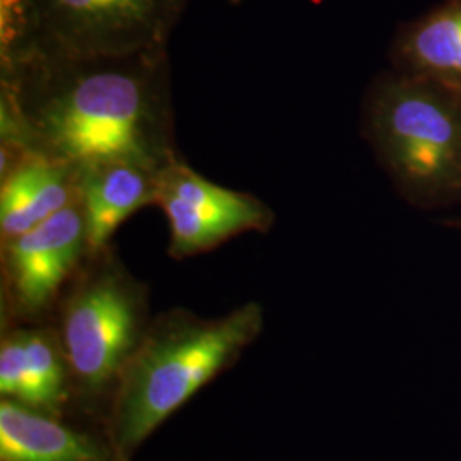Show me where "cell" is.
<instances>
[{
  "label": "cell",
  "mask_w": 461,
  "mask_h": 461,
  "mask_svg": "<svg viewBox=\"0 0 461 461\" xmlns=\"http://www.w3.org/2000/svg\"><path fill=\"white\" fill-rule=\"evenodd\" d=\"M2 68V149L76 167L180 158L169 51L64 55L33 51Z\"/></svg>",
  "instance_id": "obj_1"
},
{
  "label": "cell",
  "mask_w": 461,
  "mask_h": 461,
  "mask_svg": "<svg viewBox=\"0 0 461 461\" xmlns=\"http://www.w3.org/2000/svg\"><path fill=\"white\" fill-rule=\"evenodd\" d=\"M89 255L81 198L0 243V325L51 323L67 285Z\"/></svg>",
  "instance_id": "obj_6"
},
{
  "label": "cell",
  "mask_w": 461,
  "mask_h": 461,
  "mask_svg": "<svg viewBox=\"0 0 461 461\" xmlns=\"http://www.w3.org/2000/svg\"><path fill=\"white\" fill-rule=\"evenodd\" d=\"M23 2L33 30L30 53L127 55L167 49L192 0Z\"/></svg>",
  "instance_id": "obj_5"
},
{
  "label": "cell",
  "mask_w": 461,
  "mask_h": 461,
  "mask_svg": "<svg viewBox=\"0 0 461 461\" xmlns=\"http://www.w3.org/2000/svg\"><path fill=\"white\" fill-rule=\"evenodd\" d=\"M390 68L441 84L461 96V0H443L398 24Z\"/></svg>",
  "instance_id": "obj_11"
},
{
  "label": "cell",
  "mask_w": 461,
  "mask_h": 461,
  "mask_svg": "<svg viewBox=\"0 0 461 461\" xmlns=\"http://www.w3.org/2000/svg\"><path fill=\"white\" fill-rule=\"evenodd\" d=\"M0 398L50 415L70 417V369L51 323L2 329Z\"/></svg>",
  "instance_id": "obj_8"
},
{
  "label": "cell",
  "mask_w": 461,
  "mask_h": 461,
  "mask_svg": "<svg viewBox=\"0 0 461 461\" xmlns=\"http://www.w3.org/2000/svg\"><path fill=\"white\" fill-rule=\"evenodd\" d=\"M264 329V306L257 301L212 318L186 308L154 314L103 424L115 461H133L171 415L238 364Z\"/></svg>",
  "instance_id": "obj_2"
},
{
  "label": "cell",
  "mask_w": 461,
  "mask_h": 461,
  "mask_svg": "<svg viewBox=\"0 0 461 461\" xmlns=\"http://www.w3.org/2000/svg\"><path fill=\"white\" fill-rule=\"evenodd\" d=\"M441 224H443L445 228H447V230L461 232V214L453 215V217H449V219H445V221H441Z\"/></svg>",
  "instance_id": "obj_13"
},
{
  "label": "cell",
  "mask_w": 461,
  "mask_h": 461,
  "mask_svg": "<svg viewBox=\"0 0 461 461\" xmlns=\"http://www.w3.org/2000/svg\"><path fill=\"white\" fill-rule=\"evenodd\" d=\"M361 135L398 197L417 211L461 207V96L386 68L364 93Z\"/></svg>",
  "instance_id": "obj_3"
},
{
  "label": "cell",
  "mask_w": 461,
  "mask_h": 461,
  "mask_svg": "<svg viewBox=\"0 0 461 461\" xmlns=\"http://www.w3.org/2000/svg\"><path fill=\"white\" fill-rule=\"evenodd\" d=\"M152 318L148 284L123 264L113 243L91 251L51 318L70 369L68 419L103 430L118 379Z\"/></svg>",
  "instance_id": "obj_4"
},
{
  "label": "cell",
  "mask_w": 461,
  "mask_h": 461,
  "mask_svg": "<svg viewBox=\"0 0 461 461\" xmlns=\"http://www.w3.org/2000/svg\"><path fill=\"white\" fill-rule=\"evenodd\" d=\"M0 461H115L101 429L0 398Z\"/></svg>",
  "instance_id": "obj_9"
},
{
  "label": "cell",
  "mask_w": 461,
  "mask_h": 461,
  "mask_svg": "<svg viewBox=\"0 0 461 461\" xmlns=\"http://www.w3.org/2000/svg\"><path fill=\"white\" fill-rule=\"evenodd\" d=\"M156 205L169 226L167 255L186 260L247 232H268L276 212L264 200L207 180L182 156L158 171Z\"/></svg>",
  "instance_id": "obj_7"
},
{
  "label": "cell",
  "mask_w": 461,
  "mask_h": 461,
  "mask_svg": "<svg viewBox=\"0 0 461 461\" xmlns=\"http://www.w3.org/2000/svg\"><path fill=\"white\" fill-rule=\"evenodd\" d=\"M79 198V167L30 152L2 175L0 243L33 230Z\"/></svg>",
  "instance_id": "obj_10"
},
{
  "label": "cell",
  "mask_w": 461,
  "mask_h": 461,
  "mask_svg": "<svg viewBox=\"0 0 461 461\" xmlns=\"http://www.w3.org/2000/svg\"><path fill=\"white\" fill-rule=\"evenodd\" d=\"M156 167L133 161H106L79 167L89 253L112 245L116 230L137 211L156 205Z\"/></svg>",
  "instance_id": "obj_12"
}]
</instances>
